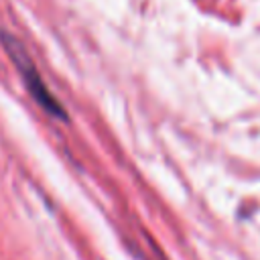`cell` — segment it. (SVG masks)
Segmentation results:
<instances>
[{
  "label": "cell",
  "mask_w": 260,
  "mask_h": 260,
  "mask_svg": "<svg viewBox=\"0 0 260 260\" xmlns=\"http://www.w3.org/2000/svg\"><path fill=\"white\" fill-rule=\"evenodd\" d=\"M0 41H2L4 49H6V53L10 55L12 63H14L16 69L20 71L22 81L26 83V89L30 91V95L35 98V102H37L47 114H51L53 118H57V120H67V112L63 110V106L57 102V98H55V95L47 89V85L43 83V79H41V75H39V71H37L32 59L28 57V53H26V49L20 45V41H18L16 37L8 35L6 30H0Z\"/></svg>",
  "instance_id": "cell-1"
}]
</instances>
